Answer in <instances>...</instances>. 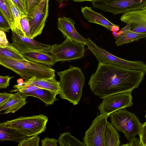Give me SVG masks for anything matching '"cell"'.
Here are the masks:
<instances>
[{
  "instance_id": "cell-38",
  "label": "cell",
  "mask_w": 146,
  "mask_h": 146,
  "mask_svg": "<svg viewBox=\"0 0 146 146\" xmlns=\"http://www.w3.org/2000/svg\"><path fill=\"white\" fill-rule=\"evenodd\" d=\"M129 142L122 146H141L140 139L134 137Z\"/></svg>"
},
{
  "instance_id": "cell-21",
  "label": "cell",
  "mask_w": 146,
  "mask_h": 146,
  "mask_svg": "<svg viewBox=\"0 0 146 146\" xmlns=\"http://www.w3.org/2000/svg\"><path fill=\"white\" fill-rule=\"evenodd\" d=\"M27 136L19 131L0 124V141L9 140L19 143Z\"/></svg>"
},
{
  "instance_id": "cell-7",
  "label": "cell",
  "mask_w": 146,
  "mask_h": 146,
  "mask_svg": "<svg viewBox=\"0 0 146 146\" xmlns=\"http://www.w3.org/2000/svg\"><path fill=\"white\" fill-rule=\"evenodd\" d=\"M93 7L114 15L140 9L146 5V0H93Z\"/></svg>"
},
{
  "instance_id": "cell-20",
  "label": "cell",
  "mask_w": 146,
  "mask_h": 146,
  "mask_svg": "<svg viewBox=\"0 0 146 146\" xmlns=\"http://www.w3.org/2000/svg\"><path fill=\"white\" fill-rule=\"evenodd\" d=\"M19 92L23 96L27 97L31 96L39 98L42 101L46 106L51 105L58 100L56 98L57 95L56 93L43 88H40L26 93Z\"/></svg>"
},
{
  "instance_id": "cell-22",
  "label": "cell",
  "mask_w": 146,
  "mask_h": 146,
  "mask_svg": "<svg viewBox=\"0 0 146 146\" xmlns=\"http://www.w3.org/2000/svg\"><path fill=\"white\" fill-rule=\"evenodd\" d=\"M119 138L117 130L108 122L105 134V146H119L120 144Z\"/></svg>"
},
{
  "instance_id": "cell-40",
  "label": "cell",
  "mask_w": 146,
  "mask_h": 146,
  "mask_svg": "<svg viewBox=\"0 0 146 146\" xmlns=\"http://www.w3.org/2000/svg\"><path fill=\"white\" fill-rule=\"evenodd\" d=\"M145 117L146 118V111H145Z\"/></svg>"
},
{
  "instance_id": "cell-11",
  "label": "cell",
  "mask_w": 146,
  "mask_h": 146,
  "mask_svg": "<svg viewBox=\"0 0 146 146\" xmlns=\"http://www.w3.org/2000/svg\"><path fill=\"white\" fill-rule=\"evenodd\" d=\"M49 1L42 0L38 5L27 16L32 38L40 35L42 32L48 15Z\"/></svg>"
},
{
  "instance_id": "cell-13",
  "label": "cell",
  "mask_w": 146,
  "mask_h": 146,
  "mask_svg": "<svg viewBox=\"0 0 146 146\" xmlns=\"http://www.w3.org/2000/svg\"><path fill=\"white\" fill-rule=\"evenodd\" d=\"M11 38L12 45L20 52L32 50L48 51L52 46L21 36L14 31H12Z\"/></svg>"
},
{
  "instance_id": "cell-39",
  "label": "cell",
  "mask_w": 146,
  "mask_h": 146,
  "mask_svg": "<svg viewBox=\"0 0 146 146\" xmlns=\"http://www.w3.org/2000/svg\"><path fill=\"white\" fill-rule=\"evenodd\" d=\"M68 0H66L67 1ZM72 1L75 2H80L83 1H92L93 0H72Z\"/></svg>"
},
{
  "instance_id": "cell-27",
  "label": "cell",
  "mask_w": 146,
  "mask_h": 146,
  "mask_svg": "<svg viewBox=\"0 0 146 146\" xmlns=\"http://www.w3.org/2000/svg\"><path fill=\"white\" fill-rule=\"evenodd\" d=\"M40 138L38 135L25 138L18 145V146H38Z\"/></svg>"
},
{
  "instance_id": "cell-25",
  "label": "cell",
  "mask_w": 146,
  "mask_h": 146,
  "mask_svg": "<svg viewBox=\"0 0 146 146\" xmlns=\"http://www.w3.org/2000/svg\"><path fill=\"white\" fill-rule=\"evenodd\" d=\"M0 56L17 60H26L21 53L10 43L5 48L0 47Z\"/></svg>"
},
{
  "instance_id": "cell-3",
  "label": "cell",
  "mask_w": 146,
  "mask_h": 146,
  "mask_svg": "<svg viewBox=\"0 0 146 146\" xmlns=\"http://www.w3.org/2000/svg\"><path fill=\"white\" fill-rule=\"evenodd\" d=\"M0 64L25 80L36 76L37 78L55 77V70L50 66L27 60L11 58L0 56Z\"/></svg>"
},
{
  "instance_id": "cell-37",
  "label": "cell",
  "mask_w": 146,
  "mask_h": 146,
  "mask_svg": "<svg viewBox=\"0 0 146 146\" xmlns=\"http://www.w3.org/2000/svg\"><path fill=\"white\" fill-rule=\"evenodd\" d=\"M5 32L0 29V47L4 48L7 46L9 43Z\"/></svg>"
},
{
  "instance_id": "cell-15",
  "label": "cell",
  "mask_w": 146,
  "mask_h": 146,
  "mask_svg": "<svg viewBox=\"0 0 146 146\" xmlns=\"http://www.w3.org/2000/svg\"><path fill=\"white\" fill-rule=\"evenodd\" d=\"M84 17L89 23L102 25L113 32L117 33L119 29V26L111 22L101 13L93 10L90 7L85 6L81 8Z\"/></svg>"
},
{
  "instance_id": "cell-6",
  "label": "cell",
  "mask_w": 146,
  "mask_h": 146,
  "mask_svg": "<svg viewBox=\"0 0 146 146\" xmlns=\"http://www.w3.org/2000/svg\"><path fill=\"white\" fill-rule=\"evenodd\" d=\"M85 45L66 38L60 44L52 45L49 52L53 56L56 63L71 61L81 59L84 56Z\"/></svg>"
},
{
  "instance_id": "cell-33",
  "label": "cell",
  "mask_w": 146,
  "mask_h": 146,
  "mask_svg": "<svg viewBox=\"0 0 146 146\" xmlns=\"http://www.w3.org/2000/svg\"><path fill=\"white\" fill-rule=\"evenodd\" d=\"M14 76H10L8 75L0 76V89L6 88L9 86L10 80Z\"/></svg>"
},
{
  "instance_id": "cell-5",
  "label": "cell",
  "mask_w": 146,
  "mask_h": 146,
  "mask_svg": "<svg viewBox=\"0 0 146 146\" xmlns=\"http://www.w3.org/2000/svg\"><path fill=\"white\" fill-rule=\"evenodd\" d=\"M48 120L47 116L40 114L29 117L21 116L0 124L16 129L29 137L38 135L44 132Z\"/></svg>"
},
{
  "instance_id": "cell-1",
  "label": "cell",
  "mask_w": 146,
  "mask_h": 146,
  "mask_svg": "<svg viewBox=\"0 0 146 146\" xmlns=\"http://www.w3.org/2000/svg\"><path fill=\"white\" fill-rule=\"evenodd\" d=\"M145 73L99 62L88 84L92 93L103 99L114 94L132 91L139 86Z\"/></svg>"
},
{
  "instance_id": "cell-30",
  "label": "cell",
  "mask_w": 146,
  "mask_h": 146,
  "mask_svg": "<svg viewBox=\"0 0 146 146\" xmlns=\"http://www.w3.org/2000/svg\"><path fill=\"white\" fill-rule=\"evenodd\" d=\"M42 0H25L27 16L37 7Z\"/></svg>"
},
{
  "instance_id": "cell-36",
  "label": "cell",
  "mask_w": 146,
  "mask_h": 146,
  "mask_svg": "<svg viewBox=\"0 0 146 146\" xmlns=\"http://www.w3.org/2000/svg\"><path fill=\"white\" fill-rule=\"evenodd\" d=\"M20 11L27 15L25 0H11Z\"/></svg>"
},
{
  "instance_id": "cell-35",
  "label": "cell",
  "mask_w": 146,
  "mask_h": 146,
  "mask_svg": "<svg viewBox=\"0 0 146 146\" xmlns=\"http://www.w3.org/2000/svg\"><path fill=\"white\" fill-rule=\"evenodd\" d=\"M15 94L9 93L5 92L0 93V106L9 101L14 95Z\"/></svg>"
},
{
  "instance_id": "cell-10",
  "label": "cell",
  "mask_w": 146,
  "mask_h": 146,
  "mask_svg": "<svg viewBox=\"0 0 146 146\" xmlns=\"http://www.w3.org/2000/svg\"><path fill=\"white\" fill-rule=\"evenodd\" d=\"M88 49L99 62L118 66L125 69L133 70L135 66V61L126 60L117 57L98 46L90 38L86 44Z\"/></svg>"
},
{
  "instance_id": "cell-19",
  "label": "cell",
  "mask_w": 146,
  "mask_h": 146,
  "mask_svg": "<svg viewBox=\"0 0 146 146\" xmlns=\"http://www.w3.org/2000/svg\"><path fill=\"white\" fill-rule=\"evenodd\" d=\"M27 97L22 96L17 92L9 101L0 106V112L5 111L3 114L14 113L26 104L27 102L26 100Z\"/></svg>"
},
{
  "instance_id": "cell-34",
  "label": "cell",
  "mask_w": 146,
  "mask_h": 146,
  "mask_svg": "<svg viewBox=\"0 0 146 146\" xmlns=\"http://www.w3.org/2000/svg\"><path fill=\"white\" fill-rule=\"evenodd\" d=\"M58 141L55 138L46 137L41 141L42 146H57Z\"/></svg>"
},
{
  "instance_id": "cell-14",
  "label": "cell",
  "mask_w": 146,
  "mask_h": 146,
  "mask_svg": "<svg viewBox=\"0 0 146 146\" xmlns=\"http://www.w3.org/2000/svg\"><path fill=\"white\" fill-rule=\"evenodd\" d=\"M74 20L64 17H59L57 22L58 28L65 38L86 45L88 39L84 38L77 32Z\"/></svg>"
},
{
  "instance_id": "cell-29",
  "label": "cell",
  "mask_w": 146,
  "mask_h": 146,
  "mask_svg": "<svg viewBox=\"0 0 146 146\" xmlns=\"http://www.w3.org/2000/svg\"><path fill=\"white\" fill-rule=\"evenodd\" d=\"M20 24L25 36L31 38L30 34V26L27 15H24L21 18Z\"/></svg>"
},
{
  "instance_id": "cell-2",
  "label": "cell",
  "mask_w": 146,
  "mask_h": 146,
  "mask_svg": "<svg viewBox=\"0 0 146 146\" xmlns=\"http://www.w3.org/2000/svg\"><path fill=\"white\" fill-rule=\"evenodd\" d=\"M57 74L60 78L59 96L76 105L82 97L85 83V78L81 69L71 65L68 69Z\"/></svg>"
},
{
  "instance_id": "cell-32",
  "label": "cell",
  "mask_w": 146,
  "mask_h": 146,
  "mask_svg": "<svg viewBox=\"0 0 146 146\" xmlns=\"http://www.w3.org/2000/svg\"><path fill=\"white\" fill-rule=\"evenodd\" d=\"M139 135L141 146H146V121L142 124Z\"/></svg>"
},
{
  "instance_id": "cell-17",
  "label": "cell",
  "mask_w": 146,
  "mask_h": 146,
  "mask_svg": "<svg viewBox=\"0 0 146 146\" xmlns=\"http://www.w3.org/2000/svg\"><path fill=\"white\" fill-rule=\"evenodd\" d=\"M20 53L27 60L50 66H53L56 63L53 56L49 51L32 50Z\"/></svg>"
},
{
  "instance_id": "cell-12",
  "label": "cell",
  "mask_w": 146,
  "mask_h": 146,
  "mask_svg": "<svg viewBox=\"0 0 146 146\" xmlns=\"http://www.w3.org/2000/svg\"><path fill=\"white\" fill-rule=\"evenodd\" d=\"M120 20L128 25L131 31L146 33V5L140 9L123 14Z\"/></svg>"
},
{
  "instance_id": "cell-26",
  "label": "cell",
  "mask_w": 146,
  "mask_h": 146,
  "mask_svg": "<svg viewBox=\"0 0 146 146\" xmlns=\"http://www.w3.org/2000/svg\"><path fill=\"white\" fill-rule=\"evenodd\" d=\"M7 0L14 19L16 25V29H16H18L23 31L20 26V20L21 17L25 15L20 11L11 0Z\"/></svg>"
},
{
  "instance_id": "cell-31",
  "label": "cell",
  "mask_w": 146,
  "mask_h": 146,
  "mask_svg": "<svg viewBox=\"0 0 146 146\" xmlns=\"http://www.w3.org/2000/svg\"><path fill=\"white\" fill-rule=\"evenodd\" d=\"M10 29L11 27L9 23L0 11V29L9 32Z\"/></svg>"
},
{
  "instance_id": "cell-4",
  "label": "cell",
  "mask_w": 146,
  "mask_h": 146,
  "mask_svg": "<svg viewBox=\"0 0 146 146\" xmlns=\"http://www.w3.org/2000/svg\"><path fill=\"white\" fill-rule=\"evenodd\" d=\"M110 116L111 123L117 130L123 133L129 141L139 134L142 124L135 113L124 108L112 113Z\"/></svg>"
},
{
  "instance_id": "cell-28",
  "label": "cell",
  "mask_w": 146,
  "mask_h": 146,
  "mask_svg": "<svg viewBox=\"0 0 146 146\" xmlns=\"http://www.w3.org/2000/svg\"><path fill=\"white\" fill-rule=\"evenodd\" d=\"M13 88L15 89V92L22 93L28 92L40 88L35 86L23 85L21 82L14 86Z\"/></svg>"
},
{
  "instance_id": "cell-18",
  "label": "cell",
  "mask_w": 146,
  "mask_h": 146,
  "mask_svg": "<svg viewBox=\"0 0 146 146\" xmlns=\"http://www.w3.org/2000/svg\"><path fill=\"white\" fill-rule=\"evenodd\" d=\"M25 85L35 86L41 88L48 90L59 94L60 88L59 82L54 77L48 78H37L36 76L29 80L21 82Z\"/></svg>"
},
{
  "instance_id": "cell-23",
  "label": "cell",
  "mask_w": 146,
  "mask_h": 146,
  "mask_svg": "<svg viewBox=\"0 0 146 146\" xmlns=\"http://www.w3.org/2000/svg\"><path fill=\"white\" fill-rule=\"evenodd\" d=\"M58 143L60 146H85L82 142L72 136L69 132H64L60 134L58 139Z\"/></svg>"
},
{
  "instance_id": "cell-8",
  "label": "cell",
  "mask_w": 146,
  "mask_h": 146,
  "mask_svg": "<svg viewBox=\"0 0 146 146\" xmlns=\"http://www.w3.org/2000/svg\"><path fill=\"white\" fill-rule=\"evenodd\" d=\"M131 92L115 94L103 99L98 107L100 114L110 116L117 110L131 107L133 104Z\"/></svg>"
},
{
  "instance_id": "cell-9",
  "label": "cell",
  "mask_w": 146,
  "mask_h": 146,
  "mask_svg": "<svg viewBox=\"0 0 146 146\" xmlns=\"http://www.w3.org/2000/svg\"><path fill=\"white\" fill-rule=\"evenodd\" d=\"M109 116L100 114L93 121L83 138L86 146H105V131Z\"/></svg>"
},
{
  "instance_id": "cell-16",
  "label": "cell",
  "mask_w": 146,
  "mask_h": 146,
  "mask_svg": "<svg viewBox=\"0 0 146 146\" xmlns=\"http://www.w3.org/2000/svg\"><path fill=\"white\" fill-rule=\"evenodd\" d=\"M114 36L115 44L117 46H119L138 41L140 39L146 38V33L133 31L131 30L129 26L127 24Z\"/></svg>"
},
{
  "instance_id": "cell-24",
  "label": "cell",
  "mask_w": 146,
  "mask_h": 146,
  "mask_svg": "<svg viewBox=\"0 0 146 146\" xmlns=\"http://www.w3.org/2000/svg\"><path fill=\"white\" fill-rule=\"evenodd\" d=\"M0 11L9 23L12 31L16 29L14 19L7 0H0Z\"/></svg>"
}]
</instances>
